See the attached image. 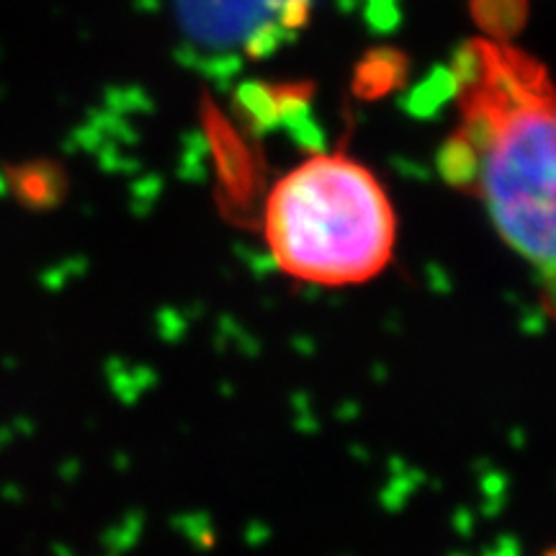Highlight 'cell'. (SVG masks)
<instances>
[{
    "mask_svg": "<svg viewBox=\"0 0 556 556\" xmlns=\"http://www.w3.org/2000/svg\"><path fill=\"white\" fill-rule=\"evenodd\" d=\"M456 129L438 155L443 178L484 206L536 276L556 319V86L536 58L471 39L454 65Z\"/></svg>",
    "mask_w": 556,
    "mask_h": 556,
    "instance_id": "cell-1",
    "label": "cell"
},
{
    "mask_svg": "<svg viewBox=\"0 0 556 556\" xmlns=\"http://www.w3.org/2000/svg\"><path fill=\"white\" fill-rule=\"evenodd\" d=\"M263 238L289 278L325 289L358 287L392 263L397 212L361 160L343 150L315 152L274 184Z\"/></svg>",
    "mask_w": 556,
    "mask_h": 556,
    "instance_id": "cell-2",
    "label": "cell"
}]
</instances>
